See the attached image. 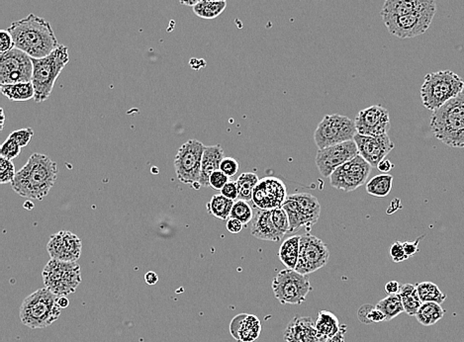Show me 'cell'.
<instances>
[{"instance_id":"cell-1","label":"cell","mask_w":464,"mask_h":342,"mask_svg":"<svg viewBox=\"0 0 464 342\" xmlns=\"http://www.w3.org/2000/svg\"><path fill=\"white\" fill-rule=\"evenodd\" d=\"M7 30L13 38L15 48L32 59L47 57L60 46L50 24L32 13L12 23Z\"/></svg>"},{"instance_id":"cell-2","label":"cell","mask_w":464,"mask_h":342,"mask_svg":"<svg viewBox=\"0 0 464 342\" xmlns=\"http://www.w3.org/2000/svg\"><path fill=\"white\" fill-rule=\"evenodd\" d=\"M57 178V165L49 156L33 153L17 171L11 187L19 196L42 200L50 193Z\"/></svg>"},{"instance_id":"cell-3","label":"cell","mask_w":464,"mask_h":342,"mask_svg":"<svg viewBox=\"0 0 464 342\" xmlns=\"http://www.w3.org/2000/svg\"><path fill=\"white\" fill-rule=\"evenodd\" d=\"M435 137L451 148H464V91L432 113Z\"/></svg>"},{"instance_id":"cell-4","label":"cell","mask_w":464,"mask_h":342,"mask_svg":"<svg viewBox=\"0 0 464 342\" xmlns=\"http://www.w3.org/2000/svg\"><path fill=\"white\" fill-rule=\"evenodd\" d=\"M61 310L57 305V296L48 288H41L24 299L20 307V320L29 329H46L59 320Z\"/></svg>"},{"instance_id":"cell-5","label":"cell","mask_w":464,"mask_h":342,"mask_svg":"<svg viewBox=\"0 0 464 342\" xmlns=\"http://www.w3.org/2000/svg\"><path fill=\"white\" fill-rule=\"evenodd\" d=\"M32 83L35 89L36 103L44 102L50 97L60 74L69 62V50L60 45L52 54L42 59H32Z\"/></svg>"},{"instance_id":"cell-6","label":"cell","mask_w":464,"mask_h":342,"mask_svg":"<svg viewBox=\"0 0 464 342\" xmlns=\"http://www.w3.org/2000/svg\"><path fill=\"white\" fill-rule=\"evenodd\" d=\"M464 81L451 71H441L428 74L421 88L423 105L428 110L435 111L463 93Z\"/></svg>"},{"instance_id":"cell-7","label":"cell","mask_w":464,"mask_h":342,"mask_svg":"<svg viewBox=\"0 0 464 342\" xmlns=\"http://www.w3.org/2000/svg\"><path fill=\"white\" fill-rule=\"evenodd\" d=\"M46 288L57 297H67L76 292L81 283V266L76 262L50 259L42 272Z\"/></svg>"},{"instance_id":"cell-8","label":"cell","mask_w":464,"mask_h":342,"mask_svg":"<svg viewBox=\"0 0 464 342\" xmlns=\"http://www.w3.org/2000/svg\"><path fill=\"white\" fill-rule=\"evenodd\" d=\"M274 296L282 305H301L306 301L312 286L309 277L303 275L295 269L286 268L274 277L271 282Z\"/></svg>"},{"instance_id":"cell-9","label":"cell","mask_w":464,"mask_h":342,"mask_svg":"<svg viewBox=\"0 0 464 342\" xmlns=\"http://www.w3.org/2000/svg\"><path fill=\"white\" fill-rule=\"evenodd\" d=\"M357 134L355 121L340 114L326 115L319 123L314 134L318 149L353 141Z\"/></svg>"},{"instance_id":"cell-10","label":"cell","mask_w":464,"mask_h":342,"mask_svg":"<svg viewBox=\"0 0 464 342\" xmlns=\"http://www.w3.org/2000/svg\"><path fill=\"white\" fill-rule=\"evenodd\" d=\"M205 146L197 139H189L182 144L175 156V170L177 179L184 184H191L200 189L202 156Z\"/></svg>"},{"instance_id":"cell-11","label":"cell","mask_w":464,"mask_h":342,"mask_svg":"<svg viewBox=\"0 0 464 342\" xmlns=\"http://www.w3.org/2000/svg\"><path fill=\"white\" fill-rule=\"evenodd\" d=\"M437 9L415 12L402 16H381L384 25L391 35L399 39H411L419 37L430 28Z\"/></svg>"},{"instance_id":"cell-12","label":"cell","mask_w":464,"mask_h":342,"mask_svg":"<svg viewBox=\"0 0 464 342\" xmlns=\"http://www.w3.org/2000/svg\"><path fill=\"white\" fill-rule=\"evenodd\" d=\"M371 170L372 166L362 156L357 155L332 173L331 185L341 191H355L367 183Z\"/></svg>"},{"instance_id":"cell-13","label":"cell","mask_w":464,"mask_h":342,"mask_svg":"<svg viewBox=\"0 0 464 342\" xmlns=\"http://www.w3.org/2000/svg\"><path fill=\"white\" fill-rule=\"evenodd\" d=\"M33 78L32 57L14 48L0 57V84L31 83Z\"/></svg>"},{"instance_id":"cell-14","label":"cell","mask_w":464,"mask_h":342,"mask_svg":"<svg viewBox=\"0 0 464 342\" xmlns=\"http://www.w3.org/2000/svg\"><path fill=\"white\" fill-rule=\"evenodd\" d=\"M330 259V252L323 240L306 233L300 238L299 259L295 271L308 275L323 268Z\"/></svg>"},{"instance_id":"cell-15","label":"cell","mask_w":464,"mask_h":342,"mask_svg":"<svg viewBox=\"0 0 464 342\" xmlns=\"http://www.w3.org/2000/svg\"><path fill=\"white\" fill-rule=\"evenodd\" d=\"M360 155L357 144L353 141L346 142L317 151L316 165L324 177H330L332 173L343 163Z\"/></svg>"},{"instance_id":"cell-16","label":"cell","mask_w":464,"mask_h":342,"mask_svg":"<svg viewBox=\"0 0 464 342\" xmlns=\"http://www.w3.org/2000/svg\"><path fill=\"white\" fill-rule=\"evenodd\" d=\"M285 183L274 177L259 180L252 193V202L261 210H274L280 208L287 199Z\"/></svg>"},{"instance_id":"cell-17","label":"cell","mask_w":464,"mask_h":342,"mask_svg":"<svg viewBox=\"0 0 464 342\" xmlns=\"http://www.w3.org/2000/svg\"><path fill=\"white\" fill-rule=\"evenodd\" d=\"M357 134L362 136H382L390 130L388 110L381 105L370 106L360 111L355 120Z\"/></svg>"},{"instance_id":"cell-18","label":"cell","mask_w":464,"mask_h":342,"mask_svg":"<svg viewBox=\"0 0 464 342\" xmlns=\"http://www.w3.org/2000/svg\"><path fill=\"white\" fill-rule=\"evenodd\" d=\"M83 242L78 235L67 231L54 233L47 245L48 254L52 259L76 262L81 255Z\"/></svg>"},{"instance_id":"cell-19","label":"cell","mask_w":464,"mask_h":342,"mask_svg":"<svg viewBox=\"0 0 464 342\" xmlns=\"http://www.w3.org/2000/svg\"><path fill=\"white\" fill-rule=\"evenodd\" d=\"M353 141L357 144L360 156H362L372 167H376L381 160H385L386 156L394 149L393 142L389 138L388 135L371 137L357 134Z\"/></svg>"},{"instance_id":"cell-20","label":"cell","mask_w":464,"mask_h":342,"mask_svg":"<svg viewBox=\"0 0 464 342\" xmlns=\"http://www.w3.org/2000/svg\"><path fill=\"white\" fill-rule=\"evenodd\" d=\"M286 342H326L319 336L316 322L310 317H295L285 329Z\"/></svg>"},{"instance_id":"cell-21","label":"cell","mask_w":464,"mask_h":342,"mask_svg":"<svg viewBox=\"0 0 464 342\" xmlns=\"http://www.w3.org/2000/svg\"><path fill=\"white\" fill-rule=\"evenodd\" d=\"M230 332L237 341H256L261 336V320L254 315L242 314L236 315L231 322Z\"/></svg>"},{"instance_id":"cell-22","label":"cell","mask_w":464,"mask_h":342,"mask_svg":"<svg viewBox=\"0 0 464 342\" xmlns=\"http://www.w3.org/2000/svg\"><path fill=\"white\" fill-rule=\"evenodd\" d=\"M437 9L436 0H385L381 16H402Z\"/></svg>"},{"instance_id":"cell-23","label":"cell","mask_w":464,"mask_h":342,"mask_svg":"<svg viewBox=\"0 0 464 342\" xmlns=\"http://www.w3.org/2000/svg\"><path fill=\"white\" fill-rule=\"evenodd\" d=\"M251 233L254 238L266 242H280L283 238L274 226L271 210L259 209L256 217L252 219Z\"/></svg>"},{"instance_id":"cell-24","label":"cell","mask_w":464,"mask_h":342,"mask_svg":"<svg viewBox=\"0 0 464 342\" xmlns=\"http://www.w3.org/2000/svg\"><path fill=\"white\" fill-rule=\"evenodd\" d=\"M296 201L303 228H312L321 215V205L318 199L309 193L292 194Z\"/></svg>"},{"instance_id":"cell-25","label":"cell","mask_w":464,"mask_h":342,"mask_svg":"<svg viewBox=\"0 0 464 342\" xmlns=\"http://www.w3.org/2000/svg\"><path fill=\"white\" fill-rule=\"evenodd\" d=\"M224 158V151L220 144L205 146L202 156L200 183L201 186H209V178L214 171L220 170V165Z\"/></svg>"},{"instance_id":"cell-26","label":"cell","mask_w":464,"mask_h":342,"mask_svg":"<svg viewBox=\"0 0 464 342\" xmlns=\"http://www.w3.org/2000/svg\"><path fill=\"white\" fill-rule=\"evenodd\" d=\"M300 238L301 235H292L281 243L278 257L288 269L296 268L299 259Z\"/></svg>"},{"instance_id":"cell-27","label":"cell","mask_w":464,"mask_h":342,"mask_svg":"<svg viewBox=\"0 0 464 342\" xmlns=\"http://www.w3.org/2000/svg\"><path fill=\"white\" fill-rule=\"evenodd\" d=\"M0 91L9 100L16 102H23L34 100L35 97V89L32 81L31 83L1 84Z\"/></svg>"},{"instance_id":"cell-28","label":"cell","mask_w":464,"mask_h":342,"mask_svg":"<svg viewBox=\"0 0 464 342\" xmlns=\"http://www.w3.org/2000/svg\"><path fill=\"white\" fill-rule=\"evenodd\" d=\"M316 329L319 336L326 341L341 331V324L333 313L329 310H320L318 319L316 320Z\"/></svg>"},{"instance_id":"cell-29","label":"cell","mask_w":464,"mask_h":342,"mask_svg":"<svg viewBox=\"0 0 464 342\" xmlns=\"http://www.w3.org/2000/svg\"><path fill=\"white\" fill-rule=\"evenodd\" d=\"M444 313L446 312L439 303L427 302L422 303L415 317L421 324L430 327L441 320L444 317Z\"/></svg>"},{"instance_id":"cell-30","label":"cell","mask_w":464,"mask_h":342,"mask_svg":"<svg viewBox=\"0 0 464 342\" xmlns=\"http://www.w3.org/2000/svg\"><path fill=\"white\" fill-rule=\"evenodd\" d=\"M399 295L402 299L404 310L409 315H416L422 306V301L418 294L417 286L413 284H404L401 286Z\"/></svg>"},{"instance_id":"cell-31","label":"cell","mask_w":464,"mask_h":342,"mask_svg":"<svg viewBox=\"0 0 464 342\" xmlns=\"http://www.w3.org/2000/svg\"><path fill=\"white\" fill-rule=\"evenodd\" d=\"M235 201L226 198L222 194L214 195L207 203V211L210 215L219 220H228L231 217Z\"/></svg>"},{"instance_id":"cell-32","label":"cell","mask_w":464,"mask_h":342,"mask_svg":"<svg viewBox=\"0 0 464 342\" xmlns=\"http://www.w3.org/2000/svg\"><path fill=\"white\" fill-rule=\"evenodd\" d=\"M376 308H378L385 315L386 322H390V320L395 319L399 315L405 312L402 299H401L399 294L388 295L386 298L382 299L376 303Z\"/></svg>"},{"instance_id":"cell-33","label":"cell","mask_w":464,"mask_h":342,"mask_svg":"<svg viewBox=\"0 0 464 342\" xmlns=\"http://www.w3.org/2000/svg\"><path fill=\"white\" fill-rule=\"evenodd\" d=\"M393 185V177L390 175H376L367 182V193L374 197H386L390 193Z\"/></svg>"},{"instance_id":"cell-34","label":"cell","mask_w":464,"mask_h":342,"mask_svg":"<svg viewBox=\"0 0 464 342\" xmlns=\"http://www.w3.org/2000/svg\"><path fill=\"white\" fill-rule=\"evenodd\" d=\"M226 7H227V2L201 0L198 4L193 7V12L196 16L200 17L202 19L211 20V19H215L220 16L225 11Z\"/></svg>"},{"instance_id":"cell-35","label":"cell","mask_w":464,"mask_h":342,"mask_svg":"<svg viewBox=\"0 0 464 342\" xmlns=\"http://www.w3.org/2000/svg\"><path fill=\"white\" fill-rule=\"evenodd\" d=\"M416 286H417L418 294L423 303L434 302L442 305L446 301V294L442 293L439 286L432 282H421Z\"/></svg>"},{"instance_id":"cell-36","label":"cell","mask_w":464,"mask_h":342,"mask_svg":"<svg viewBox=\"0 0 464 342\" xmlns=\"http://www.w3.org/2000/svg\"><path fill=\"white\" fill-rule=\"evenodd\" d=\"M259 178L256 173L245 172L238 178L237 185L239 190V199L250 201L252 199L254 188L259 184Z\"/></svg>"},{"instance_id":"cell-37","label":"cell","mask_w":464,"mask_h":342,"mask_svg":"<svg viewBox=\"0 0 464 342\" xmlns=\"http://www.w3.org/2000/svg\"><path fill=\"white\" fill-rule=\"evenodd\" d=\"M282 208L285 209V211L288 216V220H289V233H294L298 232V231L301 230L303 226L301 220H300L299 211H298L296 201H295L293 195H289V196L287 197L285 203L283 204Z\"/></svg>"},{"instance_id":"cell-38","label":"cell","mask_w":464,"mask_h":342,"mask_svg":"<svg viewBox=\"0 0 464 342\" xmlns=\"http://www.w3.org/2000/svg\"><path fill=\"white\" fill-rule=\"evenodd\" d=\"M358 320L364 324H377L385 322V315L376 306L364 305L357 312Z\"/></svg>"},{"instance_id":"cell-39","label":"cell","mask_w":464,"mask_h":342,"mask_svg":"<svg viewBox=\"0 0 464 342\" xmlns=\"http://www.w3.org/2000/svg\"><path fill=\"white\" fill-rule=\"evenodd\" d=\"M230 218L238 219V220L242 221L245 226L251 223L252 219H254V211H252L251 205L249 204V201L242 199L235 201L232 212H231Z\"/></svg>"},{"instance_id":"cell-40","label":"cell","mask_w":464,"mask_h":342,"mask_svg":"<svg viewBox=\"0 0 464 342\" xmlns=\"http://www.w3.org/2000/svg\"><path fill=\"white\" fill-rule=\"evenodd\" d=\"M271 218H273L276 230L280 233L282 237H285L286 233H290L289 220H288L287 214H286L282 207L271 210Z\"/></svg>"},{"instance_id":"cell-41","label":"cell","mask_w":464,"mask_h":342,"mask_svg":"<svg viewBox=\"0 0 464 342\" xmlns=\"http://www.w3.org/2000/svg\"><path fill=\"white\" fill-rule=\"evenodd\" d=\"M16 170L12 160L0 158V183L7 184L11 183L15 178Z\"/></svg>"},{"instance_id":"cell-42","label":"cell","mask_w":464,"mask_h":342,"mask_svg":"<svg viewBox=\"0 0 464 342\" xmlns=\"http://www.w3.org/2000/svg\"><path fill=\"white\" fill-rule=\"evenodd\" d=\"M21 149L22 148H20V146L15 141L7 138L6 141L2 144L1 148H0V156H1V158L12 160L18 158L21 153Z\"/></svg>"},{"instance_id":"cell-43","label":"cell","mask_w":464,"mask_h":342,"mask_svg":"<svg viewBox=\"0 0 464 342\" xmlns=\"http://www.w3.org/2000/svg\"><path fill=\"white\" fill-rule=\"evenodd\" d=\"M34 136V131L31 128H26V129L17 130V131L12 132L9 135L8 138L15 141L17 144L20 146V148H25Z\"/></svg>"},{"instance_id":"cell-44","label":"cell","mask_w":464,"mask_h":342,"mask_svg":"<svg viewBox=\"0 0 464 342\" xmlns=\"http://www.w3.org/2000/svg\"><path fill=\"white\" fill-rule=\"evenodd\" d=\"M229 177L220 170L214 171L209 178V186L215 190H222V188L230 182Z\"/></svg>"},{"instance_id":"cell-45","label":"cell","mask_w":464,"mask_h":342,"mask_svg":"<svg viewBox=\"0 0 464 342\" xmlns=\"http://www.w3.org/2000/svg\"><path fill=\"white\" fill-rule=\"evenodd\" d=\"M240 170L239 161L233 158H224L220 165V170L227 177H233Z\"/></svg>"},{"instance_id":"cell-46","label":"cell","mask_w":464,"mask_h":342,"mask_svg":"<svg viewBox=\"0 0 464 342\" xmlns=\"http://www.w3.org/2000/svg\"><path fill=\"white\" fill-rule=\"evenodd\" d=\"M389 255H390L391 259L394 262H396V264L409 259L407 254H405V250H404L403 242H394L391 245L390 249H389Z\"/></svg>"},{"instance_id":"cell-47","label":"cell","mask_w":464,"mask_h":342,"mask_svg":"<svg viewBox=\"0 0 464 342\" xmlns=\"http://www.w3.org/2000/svg\"><path fill=\"white\" fill-rule=\"evenodd\" d=\"M14 48H15V46H14L13 38H12L9 31H0V53L4 54V53L9 52Z\"/></svg>"},{"instance_id":"cell-48","label":"cell","mask_w":464,"mask_h":342,"mask_svg":"<svg viewBox=\"0 0 464 342\" xmlns=\"http://www.w3.org/2000/svg\"><path fill=\"white\" fill-rule=\"evenodd\" d=\"M221 194L226 198L233 200L239 198V190H238L237 182H229L221 190Z\"/></svg>"},{"instance_id":"cell-49","label":"cell","mask_w":464,"mask_h":342,"mask_svg":"<svg viewBox=\"0 0 464 342\" xmlns=\"http://www.w3.org/2000/svg\"><path fill=\"white\" fill-rule=\"evenodd\" d=\"M244 224L242 221L238 220L235 218H229L227 221V230L228 232L233 233V235H237L242 232L243 228H244Z\"/></svg>"},{"instance_id":"cell-50","label":"cell","mask_w":464,"mask_h":342,"mask_svg":"<svg viewBox=\"0 0 464 342\" xmlns=\"http://www.w3.org/2000/svg\"><path fill=\"white\" fill-rule=\"evenodd\" d=\"M423 238L424 237H420L419 238H417L415 242H403L404 250H405V254H407L408 257L413 256V255H415L417 254V252H419V247H418V245H419V242L421 240H422Z\"/></svg>"},{"instance_id":"cell-51","label":"cell","mask_w":464,"mask_h":342,"mask_svg":"<svg viewBox=\"0 0 464 342\" xmlns=\"http://www.w3.org/2000/svg\"><path fill=\"white\" fill-rule=\"evenodd\" d=\"M400 284H399L397 281H390L386 284L385 288L384 289H385V292L388 294V295H396V294H398L399 291H400Z\"/></svg>"},{"instance_id":"cell-52","label":"cell","mask_w":464,"mask_h":342,"mask_svg":"<svg viewBox=\"0 0 464 342\" xmlns=\"http://www.w3.org/2000/svg\"><path fill=\"white\" fill-rule=\"evenodd\" d=\"M346 332H347V326H346V324H343V326H341V331H339L336 336L331 337V338L327 339L326 342H345Z\"/></svg>"},{"instance_id":"cell-53","label":"cell","mask_w":464,"mask_h":342,"mask_svg":"<svg viewBox=\"0 0 464 342\" xmlns=\"http://www.w3.org/2000/svg\"><path fill=\"white\" fill-rule=\"evenodd\" d=\"M377 170L381 171V172L384 173V175H386V173H388L389 171L392 170V168L394 167V165H392V163L390 160H381V163H378L376 166Z\"/></svg>"},{"instance_id":"cell-54","label":"cell","mask_w":464,"mask_h":342,"mask_svg":"<svg viewBox=\"0 0 464 342\" xmlns=\"http://www.w3.org/2000/svg\"><path fill=\"white\" fill-rule=\"evenodd\" d=\"M145 280L148 285H155V284L158 283V277L157 274H156V272L150 271L146 274Z\"/></svg>"},{"instance_id":"cell-55","label":"cell","mask_w":464,"mask_h":342,"mask_svg":"<svg viewBox=\"0 0 464 342\" xmlns=\"http://www.w3.org/2000/svg\"><path fill=\"white\" fill-rule=\"evenodd\" d=\"M57 305L60 306L61 309H66L69 306V299L67 297H57Z\"/></svg>"},{"instance_id":"cell-56","label":"cell","mask_w":464,"mask_h":342,"mask_svg":"<svg viewBox=\"0 0 464 342\" xmlns=\"http://www.w3.org/2000/svg\"><path fill=\"white\" fill-rule=\"evenodd\" d=\"M200 1L201 0H179V2L182 4V6L192 7L196 6V4H198Z\"/></svg>"},{"instance_id":"cell-57","label":"cell","mask_w":464,"mask_h":342,"mask_svg":"<svg viewBox=\"0 0 464 342\" xmlns=\"http://www.w3.org/2000/svg\"><path fill=\"white\" fill-rule=\"evenodd\" d=\"M0 112H1V116H0L1 117V122H0V125H1V128H0V130H1L2 131L4 127V121H6V115H4V109H2V108L1 109H0Z\"/></svg>"},{"instance_id":"cell-58","label":"cell","mask_w":464,"mask_h":342,"mask_svg":"<svg viewBox=\"0 0 464 342\" xmlns=\"http://www.w3.org/2000/svg\"><path fill=\"white\" fill-rule=\"evenodd\" d=\"M34 207V205L31 203L30 201L26 202V204L24 205V208L28 209V210H31Z\"/></svg>"},{"instance_id":"cell-59","label":"cell","mask_w":464,"mask_h":342,"mask_svg":"<svg viewBox=\"0 0 464 342\" xmlns=\"http://www.w3.org/2000/svg\"><path fill=\"white\" fill-rule=\"evenodd\" d=\"M208 1L226 2V0H208Z\"/></svg>"}]
</instances>
